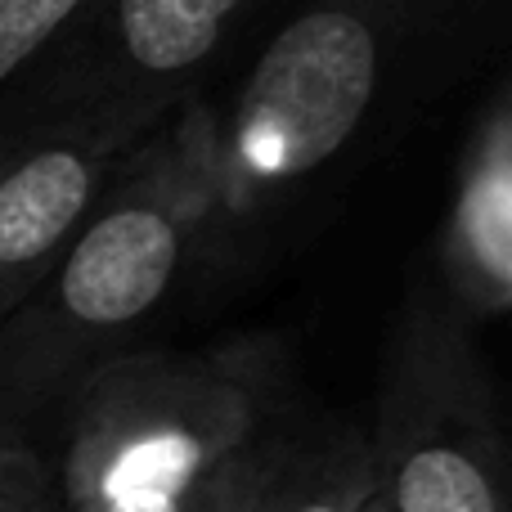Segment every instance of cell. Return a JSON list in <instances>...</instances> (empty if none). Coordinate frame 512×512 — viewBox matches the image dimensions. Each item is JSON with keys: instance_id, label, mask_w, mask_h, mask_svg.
<instances>
[{"instance_id": "6da1fadb", "label": "cell", "mask_w": 512, "mask_h": 512, "mask_svg": "<svg viewBox=\"0 0 512 512\" xmlns=\"http://www.w3.org/2000/svg\"><path fill=\"white\" fill-rule=\"evenodd\" d=\"M59 512H243L292 450L297 378L279 337L140 351L59 414Z\"/></svg>"}, {"instance_id": "7a4b0ae2", "label": "cell", "mask_w": 512, "mask_h": 512, "mask_svg": "<svg viewBox=\"0 0 512 512\" xmlns=\"http://www.w3.org/2000/svg\"><path fill=\"white\" fill-rule=\"evenodd\" d=\"M216 104L185 99L122 162L59 261L0 324V414L36 432L140 351V333L207 256Z\"/></svg>"}, {"instance_id": "3957f363", "label": "cell", "mask_w": 512, "mask_h": 512, "mask_svg": "<svg viewBox=\"0 0 512 512\" xmlns=\"http://www.w3.org/2000/svg\"><path fill=\"white\" fill-rule=\"evenodd\" d=\"M409 14L396 0H310L274 32L230 108H216L207 256L248 243L351 144Z\"/></svg>"}, {"instance_id": "277c9868", "label": "cell", "mask_w": 512, "mask_h": 512, "mask_svg": "<svg viewBox=\"0 0 512 512\" xmlns=\"http://www.w3.org/2000/svg\"><path fill=\"white\" fill-rule=\"evenodd\" d=\"M364 436L387 512H512L495 382L477 333L432 288L400 310Z\"/></svg>"}, {"instance_id": "5b68a950", "label": "cell", "mask_w": 512, "mask_h": 512, "mask_svg": "<svg viewBox=\"0 0 512 512\" xmlns=\"http://www.w3.org/2000/svg\"><path fill=\"white\" fill-rule=\"evenodd\" d=\"M149 131L36 95L0 113V324L59 261Z\"/></svg>"}, {"instance_id": "8992f818", "label": "cell", "mask_w": 512, "mask_h": 512, "mask_svg": "<svg viewBox=\"0 0 512 512\" xmlns=\"http://www.w3.org/2000/svg\"><path fill=\"white\" fill-rule=\"evenodd\" d=\"M256 0H99L23 95L158 126L212 68Z\"/></svg>"}, {"instance_id": "52a82bcc", "label": "cell", "mask_w": 512, "mask_h": 512, "mask_svg": "<svg viewBox=\"0 0 512 512\" xmlns=\"http://www.w3.org/2000/svg\"><path fill=\"white\" fill-rule=\"evenodd\" d=\"M436 270L432 292L472 333L512 310V99L504 81L468 126Z\"/></svg>"}, {"instance_id": "ba28073f", "label": "cell", "mask_w": 512, "mask_h": 512, "mask_svg": "<svg viewBox=\"0 0 512 512\" xmlns=\"http://www.w3.org/2000/svg\"><path fill=\"white\" fill-rule=\"evenodd\" d=\"M378 499L369 436L333 423L324 432H297L270 481L265 512H369Z\"/></svg>"}, {"instance_id": "9c48e42d", "label": "cell", "mask_w": 512, "mask_h": 512, "mask_svg": "<svg viewBox=\"0 0 512 512\" xmlns=\"http://www.w3.org/2000/svg\"><path fill=\"white\" fill-rule=\"evenodd\" d=\"M99 0H0V90L36 68Z\"/></svg>"}, {"instance_id": "30bf717a", "label": "cell", "mask_w": 512, "mask_h": 512, "mask_svg": "<svg viewBox=\"0 0 512 512\" xmlns=\"http://www.w3.org/2000/svg\"><path fill=\"white\" fill-rule=\"evenodd\" d=\"M0 512H59L54 463L36 432L0 414Z\"/></svg>"}, {"instance_id": "8fae6325", "label": "cell", "mask_w": 512, "mask_h": 512, "mask_svg": "<svg viewBox=\"0 0 512 512\" xmlns=\"http://www.w3.org/2000/svg\"><path fill=\"white\" fill-rule=\"evenodd\" d=\"M270 481H274V477H270ZM270 481H265V486L256 490V499H252V504L243 508V512H265V504H270Z\"/></svg>"}, {"instance_id": "7c38bea8", "label": "cell", "mask_w": 512, "mask_h": 512, "mask_svg": "<svg viewBox=\"0 0 512 512\" xmlns=\"http://www.w3.org/2000/svg\"><path fill=\"white\" fill-rule=\"evenodd\" d=\"M396 5H405V9H418V5H423V0H396Z\"/></svg>"}, {"instance_id": "4fadbf2b", "label": "cell", "mask_w": 512, "mask_h": 512, "mask_svg": "<svg viewBox=\"0 0 512 512\" xmlns=\"http://www.w3.org/2000/svg\"><path fill=\"white\" fill-rule=\"evenodd\" d=\"M369 512H387V508H382V499H373V508Z\"/></svg>"}]
</instances>
